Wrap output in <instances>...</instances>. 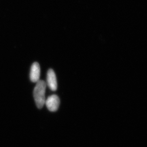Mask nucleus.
Here are the masks:
<instances>
[{"mask_svg": "<svg viewBox=\"0 0 147 147\" xmlns=\"http://www.w3.org/2000/svg\"><path fill=\"white\" fill-rule=\"evenodd\" d=\"M40 76V67L37 62L33 63L31 67L30 78L32 82H37L39 80Z\"/></svg>", "mask_w": 147, "mask_h": 147, "instance_id": "nucleus-4", "label": "nucleus"}, {"mask_svg": "<svg viewBox=\"0 0 147 147\" xmlns=\"http://www.w3.org/2000/svg\"><path fill=\"white\" fill-rule=\"evenodd\" d=\"M50 111L55 112L58 109L60 104V99L57 95H53L45 100V104Z\"/></svg>", "mask_w": 147, "mask_h": 147, "instance_id": "nucleus-2", "label": "nucleus"}, {"mask_svg": "<svg viewBox=\"0 0 147 147\" xmlns=\"http://www.w3.org/2000/svg\"><path fill=\"white\" fill-rule=\"evenodd\" d=\"M47 84L51 90L55 91L57 88V77L53 70L50 69L47 73Z\"/></svg>", "mask_w": 147, "mask_h": 147, "instance_id": "nucleus-3", "label": "nucleus"}, {"mask_svg": "<svg viewBox=\"0 0 147 147\" xmlns=\"http://www.w3.org/2000/svg\"><path fill=\"white\" fill-rule=\"evenodd\" d=\"M47 84L43 80H39L37 82L34 90V97L36 102V105L38 109H41L45 104V90Z\"/></svg>", "mask_w": 147, "mask_h": 147, "instance_id": "nucleus-1", "label": "nucleus"}]
</instances>
